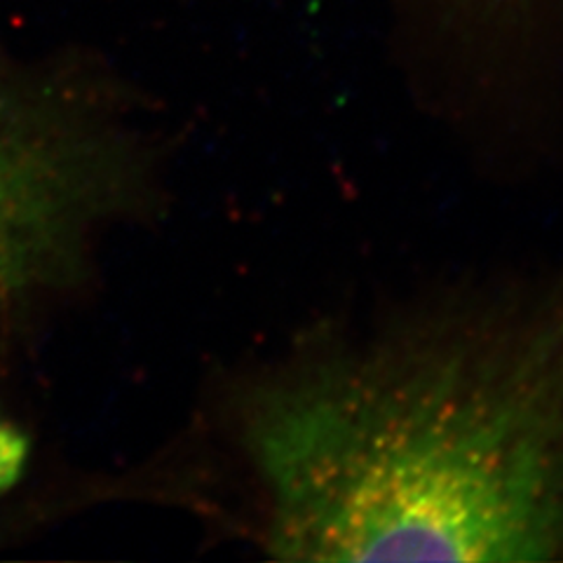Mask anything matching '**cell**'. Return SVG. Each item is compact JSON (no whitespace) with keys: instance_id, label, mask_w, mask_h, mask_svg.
Wrapping results in <instances>:
<instances>
[{"instance_id":"6da1fadb","label":"cell","mask_w":563,"mask_h":563,"mask_svg":"<svg viewBox=\"0 0 563 563\" xmlns=\"http://www.w3.org/2000/svg\"><path fill=\"white\" fill-rule=\"evenodd\" d=\"M219 416L275 559H561L563 268L314 333Z\"/></svg>"},{"instance_id":"7a4b0ae2","label":"cell","mask_w":563,"mask_h":563,"mask_svg":"<svg viewBox=\"0 0 563 563\" xmlns=\"http://www.w3.org/2000/svg\"><path fill=\"white\" fill-rule=\"evenodd\" d=\"M153 179L148 139L92 74L0 68V343L80 285Z\"/></svg>"},{"instance_id":"3957f363","label":"cell","mask_w":563,"mask_h":563,"mask_svg":"<svg viewBox=\"0 0 563 563\" xmlns=\"http://www.w3.org/2000/svg\"><path fill=\"white\" fill-rule=\"evenodd\" d=\"M10 437H12V434L0 432V484H3V472H5V470L14 474V470L20 467V453H22L20 444L10 446V451H5V442H8Z\"/></svg>"}]
</instances>
